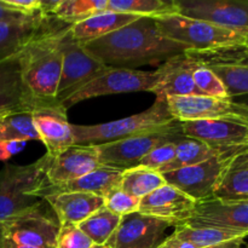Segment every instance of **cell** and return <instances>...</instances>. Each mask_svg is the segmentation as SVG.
Here are the masks:
<instances>
[{
	"instance_id": "8992f818",
	"label": "cell",
	"mask_w": 248,
	"mask_h": 248,
	"mask_svg": "<svg viewBox=\"0 0 248 248\" xmlns=\"http://www.w3.org/2000/svg\"><path fill=\"white\" fill-rule=\"evenodd\" d=\"M184 138L181 128V123L177 121L169 127L152 131L143 135L114 140V142L98 144L99 165L114 167L119 170H130L140 166V161L152 152L154 148L174 140Z\"/></svg>"
},
{
	"instance_id": "30bf717a",
	"label": "cell",
	"mask_w": 248,
	"mask_h": 248,
	"mask_svg": "<svg viewBox=\"0 0 248 248\" xmlns=\"http://www.w3.org/2000/svg\"><path fill=\"white\" fill-rule=\"evenodd\" d=\"M166 101L172 116L179 123L194 120H227L248 125V108L234 99L193 94L170 97Z\"/></svg>"
},
{
	"instance_id": "6da1fadb",
	"label": "cell",
	"mask_w": 248,
	"mask_h": 248,
	"mask_svg": "<svg viewBox=\"0 0 248 248\" xmlns=\"http://www.w3.org/2000/svg\"><path fill=\"white\" fill-rule=\"evenodd\" d=\"M81 45L90 56L107 67L125 69L164 63L188 51L186 46L161 35L154 17H140L108 35Z\"/></svg>"
},
{
	"instance_id": "3957f363",
	"label": "cell",
	"mask_w": 248,
	"mask_h": 248,
	"mask_svg": "<svg viewBox=\"0 0 248 248\" xmlns=\"http://www.w3.org/2000/svg\"><path fill=\"white\" fill-rule=\"evenodd\" d=\"M174 123L177 120L172 116L166 99L155 98L152 107L135 115L97 125H72V131L74 144L98 145L161 130Z\"/></svg>"
},
{
	"instance_id": "ba28073f",
	"label": "cell",
	"mask_w": 248,
	"mask_h": 248,
	"mask_svg": "<svg viewBox=\"0 0 248 248\" xmlns=\"http://www.w3.org/2000/svg\"><path fill=\"white\" fill-rule=\"evenodd\" d=\"M44 200L0 223L2 239L22 246L55 248L61 224L55 213L46 212Z\"/></svg>"
},
{
	"instance_id": "8fae6325",
	"label": "cell",
	"mask_w": 248,
	"mask_h": 248,
	"mask_svg": "<svg viewBox=\"0 0 248 248\" xmlns=\"http://www.w3.org/2000/svg\"><path fill=\"white\" fill-rule=\"evenodd\" d=\"M234 150H224L200 164L166 172L162 176L167 184L183 191L196 202L207 200L213 198L228 160Z\"/></svg>"
},
{
	"instance_id": "836d02e7",
	"label": "cell",
	"mask_w": 248,
	"mask_h": 248,
	"mask_svg": "<svg viewBox=\"0 0 248 248\" xmlns=\"http://www.w3.org/2000/svg\"><path fill=\"white\" fill-rule=\"evenodd\" d=\"M193 79L196 89L199 90L201 94L215 97V98H229L223 82L208 68L195 63V67L193 70Z\"/></svg>"
},
{
	"instance_id": "7bdbcfd3",
	"label": "cell",
	"mask_w": 248,
	"mask_h": 248,
	"mask_svg": "<svg viewBox=\"0 0 248 248\" xmlns=\"http://www.w3.org/2000/svg\"><path fill=\"white\" fill-rule=\"evenodd\" d=\"M90 248H109V247L107 246V245H96V244H93Z\"/></svg>"
},
{
	"instance_id": "ab89813d",
	"label": "cell",
	"mask_w": 248,
	"mask_h": 248,
	"mask_svg": "<svg viewBox=\"0 0 248 248\" xmlns=\"http://www.w3.org/2000/svg\"><path fill=\"white\" fill-rule=\"evenodd\" d=\"M245 240H235V241L225 242V244L218 245V246H212V247H206V248H240L244 244Z\"/></svg>"
},
{
	"instance_id": "d590c367",
	"label": "cell",
	"mask_w": 248,
	"mask_h": 248,
	"mask_svg": "<svg viewBox=\"0 0 248 248\" xmlns=\"http://www.w3.org/2000/svg\"><path fill=\"white\" fill-rule=\"evenodd\" d=\"M93 242L81 232L79 225L61 224L55 248H90Z\"/></svg>"
},
{
	"instance_id": "9a60e30c",
	"label": "cell",
	"mask_w": 248,
	"mask_h": 248,
	"mask_svg": "<svg viewBox=\"0 0 248 248\" xmlns=\"http://www.w3.org/2000/svg\"><path fill=\"white\" fill-rule=\"evenodd\" d=\"M186 224L195 228L232 230L248 236V200L225 201L211 198L198 201Z\"/></svg>"
},
{
	"instance_id": "9c48e42d",
	"label": "cell",
	"mask_w": 248,
	"mask_h": 248,
	"mask_svg": "<svg viewBox=\"0 0 248 248\" xmlns=\"http://www.w3.org/2000/svg\"><path fill=\"white\" fill-rule=\"evenodd\" d=\"M196 64L212 70L223 82L230 99L248 94V48L246 46L210 51H186Z\"/></svg>"
},
{
	"instance_id": "484cf974",
	"label": "cell",
	"mask_w": 248,
	"mask_h": 248,
	"mask_svg": "<svg viewBox=\"0 0 248 248\" xmlns=\"http://www.w3.org/2000/svg\"><path fill=\"white\" fill-rule=\"evenodd\" d=\"M213 198L225 201L248 200V145L232 153Z\"/></svg>"
},
{
	"instance_id": "5b68a950",
	"label": "cell",
	"mask_w": 248,
	"mask_h": 248,
	"mask_svg": "<svg viewBox=\"0 0 248 248\" xmlns=\"http://www.w3.org/2000/svg\"><path fill=\"white\" fill-rule=\"evenodd\" d=\"M51 160L52 157L45 154L33 164L6 165L0 171V223L43 202L36 193L48 184Z\"/></svg>"
},
{
	"instance_id": "83f0119b",
	"label": "cell",
	"mask_w": 248,
	"mask_h": 248,
	"mask_svg": "<svg viewBox=\"0 0 248 248\" xmlns=\"http://www.w3.org/2000/svg\"><path fill=\"white\" fill-rule=\"evenodd\" d=\"M224 150L215 149L200 140H193V138L184 137L183 140L177 143L176 155L171 162L160 169L159 173L164 174L166 172L174 171V170L183 169V167L193 166V165L200 164V162L206 161L216 155L220 154Z\"/></svg>"
},
{
	"instance_id": "52a82bcc",
	"label": "cell",
	"mask_w": 248,
	"mask_h": 248,
	"mask_svg": "<svg viewBox=\"0 0 248 248\" xmlns=\"http://www.w3.org/2000/svg\"><path fill=\"white\" fill-rule=\"evenodd\" d=\"M157 80H159L157 70L144 72L138 69L108 67L104 72L82 85L60 103L68 110L70 107L94 97L140 91L152 92L153 89L156 86Z\"/></svg>"
},
{
	"instance_id": "e575fe53",
	"label": "cell",
	"mask_w": 248,
	"mask_h": 248,
	"mask_svg": "<svg viewBox=\"0 0 248 248\" xmlns=\"http://www.w3.org/2000/svg\"><path fill=\"white\" fill-rule=\"evenodd\" d=\"M103 199L104 207L120 217L140 211V199L131 196L130 194L124 191L120 186L109 191Z\"/></svg>"
},
{
	"instance_id": "7dc6e473",
	"label": "cell",
	"mask_w": 248,
	"mask_h": 248,
	"mask_svg": "<svg viewBox=\"0 0 248 248\" xmlns=\"http://www.w3.org/2000/svg\"><path fill=\"white\" fill-rule=\"evenodd\" d=\"M246 248H248V247H246Z\"/></svg>"
},
{
	"instance_id": "f6af8a7d",
	"label": "cell",
	"mask_w": 248,
	"mask_h": 248,
	"mask_svg": "<svg viewBox=\"0 0 248 248\" xmlns=\"http://www.w3.org/2000/svg\"><path fill=\"white\" fill-rule=\"evenodd\" d=\"M2 118H4V116H2ZM2 118H0V121H1V119H2Z\"/></svg>"
},
{
	"instance_id": "b9f144b4",
	"label": "cell",
	"mask_w": 248,
	"mask_h": 248,
	"mask_svg": "<svg viewBox=\"0 0 248 248\" xmlns=\"http://www.w3.org/2000/svg\"><path fill=\"white\" fill-rule=\"evenodd\" d=\"M234 101L239 102V103H242L244 106H246L248 108V94L247 96H242V97H239V98H234Z\"/></svg>"
},
{
	"instance_id": "5bb4252c",
	"label": "cell",
	"mask_w": 248,
	"mask_h": 248,
	"mask_svg": "<svg viewBox=\"0 0 248 248\" xmlns=\"http://www.w3.org/2000/svg\"><path fill=\"white\" fill-rule=\"evenodd\" d=\"M178 14L248 34V1L174 0Z\"/></svg>"
},
{
	"instance_id": "ffe728a7",
	"label": "cell",
	"mask_w": 248,
	"mask_h": 248,
	"mask_svg": "<svg viewBox=\"0 0 248 248\" xmlns=\"http://www.w3.org/2000/svg\"><path fill=\"white\" fill-rule=\"evenodd\" d=\"M194 67L195 62L186 52L173 56L156 69L159 80L152 92L161 99L201 94L193 79Z\"/></svg>"
},
{
	"instance_id": "8d00e7d4",
	"label": "cell",
	"mask_w": 248,
	"mask_h": 248,
	"mask_svg": "<svg viewBox=\"0 0 248 248\" xmlns=\"http://www.w3.org/2000/svg\"><path fill=\"white\" fill-rule=\"evenodd\" d=\"M179 140H174V142L165 143V144L159 145V147L154 148L144 159L140 161V166H144L147 169L154 170V171H159L164 166H166L169 162L173 160L174 155H176L177 143Z\"/></svg>"
},
{
	"instance_id": "1f68e13d",
	"label": "cell",
	"mask_w": 248,
	"mask_h": 248,
	"mask_svg": "<svg viewBox=\"0 0 248 248\" xmlns=\"http://www.w3.org/2000/svg\"><path fill=\"white\" fill-rule=\"evenodd\" d=\"M120 219V216L115 215L103 206L80 223L79 228L93 244L106 245L118 228Z\"/></svg>"
},
{
	"instance_id": "7a4b0ae2",
	"label": "cell",
	"mask_w": 248,
	"mask_h": 248,
	"mask_svg": "<svg viewBox=\"0 0 248 248\" xmlns=\"http://www.w3.org/2000/svg\"><path fill=\"white\" fill-rule=\"evenodd\" d=\"M58 19L24 45L19 55L24 86L39 106L57 101L62 73L63 35L70 24L58 26Z\"/></svg>"
},
{
	"instance_id": "4316f807",
	"label": "cell",
	"mask_w": 248,
	"mask_h": 248,
	"mask_svg": "<svg viewBox=\"0 0 248 248\" xmlns=\"http://www.w3.org/2000/svg\"><path fill=\"white\" fill-rule=\"evenodd\" d=\"M138 18H140V16L120 14V12L107 10V11L93 15L84 21L72 24L70 33L78 43L85 44L102 38L104 35H108V34L132 23Z\"/></svg>"
},
{
	"instance_id": "4dcf8cb0",
	"label": "cell",
	"mask_w": 248,
	"mask_h": 248,
	"mask_svg": "<svg viewBox=\"0 0 248 248\" xmlns=\"http://www.w3.org/2000/svg\"><path fill=\"white\" fill-rule=\"evenodd\" d=\"M108 0H57L52 17L65 24H74L99 12L107 11Z\"/></svg>"
},
{
	"instance_id": "603a6c76",
	"label": "cell",
	"mask_w": 248,
	"mask_h": 248,
	"mask_svg": "<svg viewBox=\"0 0 248 248\" xmlns=\"http://www.w3.org/2000/svg\"><path fill=\"white\" fill-rule=\"evenodd\" d=\"M55 21V17L38 15L18 21L0 22V61L18 53L26 44L45 31Z\"/></svg>"
},
{
	"instance_id": "d6a6232c",
	"label": "cell",
	"mask_w": 248,
	"mask_h": 248,
	"mask_svg": "<svg viewBox=\"0 0 248 248\" xmlns=\"http://www.w3.org/2000/svg\"><path fill=\"white\" fill-rule=\"evenodd\" d=\"M0 140H40L31 111L4 116L0 121Z\"/></svg>"
},
{
	"instance_id": "277c9868",
	"label": "cell",
	"mask_w": 248,
	"mask_h": 248,
	"mask_svg": "<svg viewBox=\"0 0 248 248\" xmlns=\"http://www.w3.org/2000/svg\"><path fill=\"white\" fill-rule=\"evenodd\" d=\"M165 38L186 46L188 51H210L248 45V34L179 14L154 17Z\"/></svg>"
},
{
	"instance_id": "74e56055",
	"label": "cell",
	"mask_w": 248,
	"mask_h": 248,
	"mask_svg": "<svg viewBox=\"0 0 248 248\" xmlns=\"http://www.w3.org/2000/svg\"><path fill=\"white\" fill-rule=\"evenodd\" d=\"M24 140H0V160L6 161L26 147Z\"/></svg>"
},
{
	"instance_id": "d6986e66",
	"label": "cell",
	"mask_w": 248,
	"mask_h": 248,
	"mask_svg": "<svg viewBox=\"0 0 248 248\" xmlns=\"http://www.w3.org/2000/svg\"><path fill=\"white\" fill-rule=\"evenodd\" d=\"M19 55L21 51L0 61V118L21 111L31 113L39 107L22 80Z\"/></svg>"
},
{
	"instance_id": "ac0fdd59",
	"label": "cell",
	"mask_w": 248,
	"mask_h": 248,
	"mask_svg": "<svg viewBox=\"0 0 248 248\" xmlns=\"http://www.w3.org/2000/svg\"><path fill=\"white\" fill-rule=\"evenodd\" d=\"M196 201L179 189L165 184L140 200V211L173 223L176 227L186 224L195 210Z\"/></svg>"
},
{
	"instance_id": "ee69618b",
	"label": "cell",
	"mask_w": 248,
	"mask_h": 248,
	"mask_svg": "<svg viewBox=\"0 0 248 248\" xmlns=\"http://www.w3.org/2000/svg\"><path fill=\"white\" fill-rule=\"evenodd\" d=\"M1 242H2V235H1V229H0V248H1Z\"/></svg>"
},
{
	"instance_id": "f546056e",
	"label": "cell",
	"mask_w": 248,
	"mask_h": 248,
	"mask_svg": "<svg viewBox=\"0 0 248 248\" xmlns=\"http://www.w3.org/2000/svg\"><path fill=\"white\" fill-rule=\"evenodd\" d=\"M107 10L140 17H159L162 15L178 14L174 0H108Z\"/></svg>"
},
{
	"instance_id": "e0dca14e",
	"label": "cell",
	"mask_w": 248,
	"mask_h": 248,
	"mask_svg": "<svg viewBox=\"0 0 248 248\" xmlns=\"http://www.w3.org/2000/svg\"><path fill=\"white\" fill-rule=\"evenodd\" d=\"M184 137L200 140L215 149L232 150L248 145V125L227 120L181 123Z\"/></svg>"
},
{
	"instance_id": "60d3db41",
	"label": "cell",
	"mask_w": 248,
	"mask_h": 248,
	"mask_svg": "<svg viewBox=\"0 0 248 248\" xmlns=\"http://www.w3.org/2000/svg\"><path fill=\"white\" fill-rule=\"evenodd\" d=\"M1 248H36V247H29V246H22V245H17L15 242L7 241V240L2 239Z\"/></svg>"
},
{
	"instance_id": "2e32d148",
	"label": "cell",
	"mask_w": 248,
	"mask_h": 248,
	"mask_svg": "<svg viewBox=\"0 0 248 248\" xmlns=\"http://www.w3.org/2000/svg\"><path fill=\"white\" fill-rule=\"evenodd\" d=\"M31 115L48 156L56 157L74 145L72 124L68 121L67 109L60 102L40 104L31 111Z\"/></svg>"
},
{
	"instance_id": "44dd1931",
	"label": "cell",
	"mask_w": 248,
	"mask_h": 248,
	"mask_svg": "<svg viewBox=\"0 0 248 248\" xmlns=\"http://www.w3.org/2000/svg\"><path fill=\"white\" fill-rule=\"evenodd\" d=\"M101 166L96 145H72L52 157L47 170L48 184L67 183Z\"/></svg>"
},
{
	"instance_id": "d4e9b609",
	"label": "cell",
	"mask_w": 248,
	"mask_h": 248,
	"mask_svg": "<svg viewBox=\"0 0 248 248\" xmlns=\"http://www.w3.org/2000/svg\"><path fill=\"white\" fill-rule=\"evenodd\" d=\"M246 234L215 228H195L182 224L156 248H206L235 240H245Z\"/></svg>"
},
{
	"instance_id": "cb8c5ba5",
	"label": "cell",
	"mask_w": 248,
	"mask_h": 248,
	"mask_svg": "<svg viewBox=\"0 0 248 248\" xmlns=\"http://www.w3.org/2000/svg\"><path fill=\"white\" fill-rule=\"evenodd\" d=\"M52 212L57 217L60 224L79 225L92 213L104 206L102 196L89 193H62L44 198Z\"/></svg>"
},
{
	"instance_id": "f1b7e54d",
	"label": "cell",
	"mask_w": 248,
	"mask_h": 248,
	"mask_svg": "<svg viewBox=\"0 0 248 248\" xmlns=\"http://www.w3.org/2000/svg\"><path fill=\"white\" fill-rule=\"evenodd\" d=\"M165 184L166 181L161 173L144 166H137L124 171L120 188L140 200Z\"/></svg>"
},
{
	"instance_id": "7c38bea8",
	"label": "cell",
	"mask_w": 248,
	"mask_h": 248,
	"mask_svg": "<svg viewBox=\"0 0 248 248\" xmlns=\"http://www.w3.org/2000/svg\"><path fill=\"white\" fill-rule=\"evenodd\" d=\"M62 51L63 63L57 90L58 102L64 101L69 94L108 68L90 56L81 44L73 38L70 27L63 35Z\"/></svg>"
},
{
	"instance_id": "bcb514c9",
	"label": "cell",
	"mask_w": 248,
	"mask_h": 248,
	"mask_svg": "<svg viewBox=\"0 0 248 248\" xmlns=\"http://www.w3.org/2000/svg\"><path fill=\"white\" fill-rule=\"evenodd\" d=\"M247 48H248V45H247Z\"/></svg>"
},
{
	"instance_id": "7402d4cb",
	"label": "cell",
	"mask_w": 248,
	"mask_h": 248,
	"mask_svg": "<svg viewBox=\"0 0 248 248\" xmlns=\"http://www.w3.org/2000/svg\"><path fill=\"white\" fill-rule=\"evenodd\" d=\"M123 173V170L101 165L90 173L74 179V181L57 184V186L47 184L36 193V196L44 200L45 196L55 195V194L89 193L104 198L109 191L120 186Z\"/></svg>"
},
{
	"instance_id": "f35d334b",
	"label": "cell",
	"mask_w": 248,
	"mask_h": 248,
	"mask_svg": "<svg viewBox=\"0 0 248 248\" xmlns=\"http://www.w3.org/2000/svg\"><path fill=\"white\" fill-rule=\"evenodd\" d=\"M38 16V15H36ZM35 16H27V15L21 14L17 10L7 6L2 0H0V22L1 21H18V19L31 18Z\"/></svg>"
},
{
	"instance_id": "4fadbf2b",
	"label": "cell",
	"mask_w": 248,
	"mask_h": 248,
	"mask_svg": "<svg viewBox=\"0 0 248 248\" xmlns=\"http://www.w3.org/2000/svg\"><path fill=\"white\" fill-rule=\"evenodd\" d=\"M176 225L169 220L133 212L121 217L107 246L109 248H156L164 241L167 229Z\"/></svg>"
}]
</instances>
